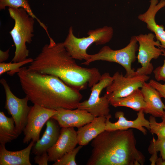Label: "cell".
I'll list each match as a JSON object with an SVG mask.
<instances>
[{"label": "cell", "instance_id": "7402d4cb", "mask_svg": "<svg viewBox=\"0 0 165 165\" xmlns=\"http://www.w3.org/2000/svg\"><path fill=\"white\" fill-rule=\"evenodd\" d=\"M6 7L13 8H22L24 9L28 14L38 23L40 26L45 30L49 38L50 37L47 27L34 14L27 0H0V9H5Z\"/></svg>", "mask_w": 165, "mask_h": 165}, {"label": "cell", "instance_id": "ffe728a7", "mask_svg": "<svg viewBox=\"0 0 165 165\" xmlns=\"http://www.w3.org/2000/svg\"><path fill=\"white\" fill-rule=\"evenodd\" d=\"M108 100L110 104L115 107H126L138 112L141 110L144 111L147 107L140 89L136 90L125 97L113 98Z\"/></svg>", "mask_w": 165, "mask_h": 165}, {"label": "cell", "instance_id": "8992f818", "mask_svg": "<svg viewBox=\"0 0 165 165\" xmlns=\"http://www.w3.org/2000/svg\"><path fill=\"white\" fill-rule=\"evenodd\" d=\"M138 43L136 36L134 35L131 37L128 44L121 49L113 50L108 46H104L97 53L90 55L89 59L81 64L88 65L91 62L98 61L115 62L120 64L125 69V76L136 75L135 71L132 69L131 65L137 58Z\"/></svg>", "mask_w": 165, "mask_h": 165}, {"label": "cell", "instance_id": "4316f807", "mask_svg": "<svg viewBox=\"0 0 165 165\" xmlns=\"http://www.w3.org/2000/svg\"><path fill=\"white\" fill-rule=\"evenodd\" d=\"M161 48L162 54L164 57V63L161 66L157 67L153 71L155 79L157 81H165V50Z\"/></svg>", "mask_w": 165, "mask_h": 165}, {"label": "cell", "instance_id": "f546056e", "mask_svg": "<svg viewBox=\"0 0 165 165\" xmlns=\"http://www.w3.org/2000/svg\"><path fill=\"white\" fill-rule=\"evenodd\" d=\"M9 49L6 51L0 50V63L3 62L8 59L9 56Z\"/></svg>", "mask_w": 165, "mask_h": 165}, {"label": "cell", "instance_id": "ac0fdd59", "mask_svg": "<svg viewBox=\"0 0 165 165\" xmlns=\"http://www.w3.org/2000/svg\"><path fill=\"white\" fill-rule=\"evenodd\" d=\"M35 143L31 140L27 147L16 151L8 150L5 145L0 144V165H31L30 155Z\"/></svg>", "mask_w": 165, "mask_h": 165}, {"label": "cell", "instance_id": "d6a6232c", "mask_svg": "<svg viewBox=\"0 0 165 165\" xmlns=\"http://www.w3.org/2000/svg\"><path fill=\"white\" fill-rule=\"evenodd\" d=\"M164 110V112L161 118L162 120V122L164 123H165V107Z\"/></svg>", "mask_w": 165, "mask_h": 165}, {"label": "cell", "instance_id": "8fae6325", "mask_svg": "<svg viewBox=\"0 0 165 165\" xmlns=\"http://www.w3.org/2000/svg\"><path fill=\"white\" fill-rule=\"evenodd\" d=\"M111 84L106 88V94L108 99L125 97L136 90L141 88L150 78L148 75H139L126 77L117 72L113 76Z\"/></svg>", "mask_w": 165, "mask_h": 165}, {"label": "cell", "instance_id": "484cf974", "mask_svg": "<svg viewBox=\"0 0 165 165\" xmlns=\"http://www.w3.org/2000/svg\"><path fill=\"white\" fill-rule=\"evenodd\" d=\"M33 60V59L29 58L24 61L18 62L0 63V75H1L6 72H8L19 69L22 66L31 63Z\"/></svg>", "mask_w": 165, "mask_h": 165}, {"label": "cell", "instance_id": "6da1fadb", "mask_svg": "<svg viewBox=\"0 0 165 165\" xmlns=\"http://www.w3.org/2000/svg\"><path fill=\"white\" fill-rule=\"evenodd\" d=\"M27 68L30 71L56 76L79 91L92 87L101 75L96 68L77 64L63 42L45 45Z\"/></svg>", "mask_w": 165, "mask_h": 165}, {"label": "cell", "instance_id": "1f68e13d", "mask_svg": "<svg viewBox=\"0 0 165 165\" xmlns=\"http://www.w3.org/2000/svg\"><path fill=\"white\" fill-rule=\"evenodd\" d=\"M156 164L165 165V160H163L161 157L158 158L156 162Z\"/></svg>", "mask_w": 165, "mask_h": 165}, {"label": "cell", "instance_id": "9c48e42d", "mask_svg": "<svg viewBox=\"0 0 165 165\" xmlns=\"http://www.w3.org/2000/svg\"><path fill=\"white\" fill-rule=\"evenodd\" d=\"M0 82L5 93L4 108L13 118L17 132L19 135L23 132L26 125L28 116L31 108V106L28 105L29 99L26 96L22 98L16 96L11 91L5 79L2 78Z\"/></svg>", "mask_w": 165, "mask_h": 165}, {"label": "cell", "instance_id": "2e32d148", "mask_svg": "<svg viewBox=\"0 0 165 165\" xmlns=\"http://www.w3.org/2000/svg\"><path fill=\"white\" fill-rule=\"evenodd\" d=\"M46 125V128L42 137L35 143L32 149L34 155L47 151L55 144L59 137L61 127L56 120L51 118Z\"/></svg>", "mask_w": 165, "mask_h": 165}, {"label": "cell", "instance_id": "83f0119b", "mask_svg": "<svg viewBox=\"0 0 165 165\" xmlns=\"http://www.w3.org/2000/svg\"><path fill=\"white\" fill-rule=\"evenodd\" d=\"M35 162L38 165H47L49 162V156L47 151L40 154L35 155L34 158Z\"/></svg>", "mask_w": 165, "mask_h": 165}, {"label": "cell", "instance_id": "277c9868", "mask_svg": "<svg viewBox=\"0 0 165 165\" xmlns=\"http://www.w3.org/2000/svg\"><path fill=\"white\" fill-rule=\"evenodd\" d=\"M11 17L14 21V25L9 32L15 46V54L12 62H18L27 58L29 51L26 43H30L34 36L35 19L24 9L9 8Z\"/></svg>", "mask_w": 165, "mask_h": 165}, {"label": "cell", "instance_id": "5b68a950", "mask_svg": "<svg viewBox=\"0 0 165 165\" xmlns=\"http://www.w3.org/2000/svg\"><path fill=\"white\" fill-rule=\"evenodd\" d=\"M113 34V30L111 27L105 26L90 30L87 33V37L79 38L74 35L73 28L71 26L63 43L67 51L73 58L86 61L90 57V55L86 52L90 46L94 43L98 45L109 42L112 38Z\"/></svg>", "mask_w": 165, "mask_h": 165}, {"label": "cell", "instance_id": "44dd1931", "mask_svg": "<svg viewBox=\"0 0 165 165\" xmlns=\"http://www.w3.org/2000/svg\"><path fill=\"white\" fill-rule=\"evenodd\" d=\"M15 122L11 117L6 116L4 112H0V144L5 145L16 139L19 136Z\"/></svg>", "mask_w": 165, "mask_h": 165}, {"label": "cell", "instance_id": "9a60e30c", "mask_svg": "<svg viewBox=\"0 0 165 165\" xmlns=\"http://www.w3.org/2000/svg\"><path fill=\"white\" fill-rule=\"evenodd\" d=\"M149 6L144 13L139 14L138 19L146 24L147 28L154 33L161 44L160 48L165 50V30L163 25H158L155 17L157 13L165 6V0H150Z\"/></svg>", "mask_w": 165, "mask_h": 165}, {"label": "cell", "instance_id": "e0dca14e", "mask_svg": "<svg viewBox=\"0 0 165 165\" xmlns=\"http://www.w3.org/2000/svg\"><path fill=\"white\" fill-rule=\"evenodd\" d=\"M141 90L147 107L143 111L155 117H161L164 112L165 105L158 91L149 83L145 82Z\"/></svg>", "mask_w": 165, "mask_h": 165}, {"label": "cell", "instance_id": "30bf717a", "mask_svg": "<svg viewBox=\"0 0 165 165\" xmlns=\"http://www.w3.org/2000/svg\"><path fill=\"white\" fill-rule=\"evenodd\" d=\"M56 110L34 104L28 114L27 121L23 132V142L28 144L31 141L35 142L40 139L41 131L44 124L56 113Z\"/></svg>", "mask_w": 165, "mask_h": 165}, {"label": "cell", "instance_id": "d4e9b609", "mask_svg": "<svg viewBox=\"0 0 165 165\" xmlns=\"http://www.w3.org/2000/svg\"><path fill=\"white\" fill-rule=\"evenodd\" d=\"M148 150L152 155L160 152L161 157L163 160H165V139L158 138L156 140L153 137Z\"/></svg>", "mask_w": 165, "mask_h": 165}, {"label": "cell", "instance_id": "603a6c76", "mask_svg": "<svg viewBox=\"0 0 165 165\" xmlns=\"http://www.w3.org/2000/svg\"><path fill=\"white\" fill-rule=\"evenodd\" d=\"M82 145L68 152L54 162L53 165H76L75 161L76 156L80 149Z\"/></svg>", "mask_w": 165, "mask_h": 165}, {"label": "cell", "instance_id": "4dcf8cb0", "mask_svg": "<svg viewBox=\"0 0 165 165\" xmlns=\"http://www.w3.org/2000/svg\"><path fill=\"white\" fill-rule=\"evenodd\" d=\"M157 153H154L152 155V156L150 158L149 160L151 162V165H156V162L158 158Z\"/></svg>", "mask_w": 165, "mask_h": 165}, {"label": "cell", "instance_id": "3957f363", "mask_svg": "<svg viewBox=\"0 0 165 165\" xmlns=\"http://www.w3.org/2000/svg\"><path fill=\"white\" fill-rule=\"evenodd\" d=\"M131 129L105 130L92 140L86 165H143V154L136 147Z\"/></svg>", "mask_w": 165, "mask_h": 165}, {"label": "cell", "instance_id": "cb8c5ba5", "mask_svg": "<svg viewBox=\"0 0 165 165\" xmlns=\"http://www.w3.org/2000/svg\"><path fill=\"white\" fill-rule=\"evenodd\" d=\"M150 132L157 135L158 138L165 139V123H157L155 117L151 116L149 118Z\"/></svg>", "mask_w": 165, "mask_h": 165}, {"label": "cell", "instance_id": "d6986e66", "mask_svg": "<svg viewBox=\"0 0 165 165\" xmlns=\"http://www.w3.org/2000/svg\"><path fill=\"white\" fill-rule=\"evenodd\" d=\"M106 116L95 117L90 122L78 128L77 131L78 144L86 145L105 130Z\"/></svg>", "mask_w": 165, "mask_h": 165}, {"label": "cell", "instance_id": "5bb4252c", "mask_svg": "<svg viewBox=\"0 0 165 165\" xmlns=\"http://www.w3.org/2000/svg\"><path fill=\"white\" fill-rule=\"evenodd\" d=\"M137 117L134 120H128L124 116V113L122 111L116 112L115 114L118 121L113 123L110 121L112 117L111 114L106 116L105 130L108 131L116 130H127L130 128H134L141 131L144 135L147 134V131L144 127L148 130L150 129V122L145 118L143 111L138 112Z\"/></svg>", "mask_w": 165, "mask_h": 165}, {"label": "cell", "instance_id": "4fadbf2b", "mask_svg": "<svg viewBox=\"0 0 165 165\" xmlns=\"http://www.w3.org/2000/svg\"><path fill=\"white\" fill-rule=\"evenodd\" d=\"M96 117L89 112L78 108H60L51 118L56 120L60 127H76L78 128L92 121Z\"/></svg>", "mask_w": 165, "mask_h": 165}, {"label": "cell", "instance_id": "f1b7e54d", "mask_svg": "<svg viewBox=\"0 0 165 165\" xmlns=\"http://www.w3.org/2000/svg\"><path fill=\"white\" fill-rule=\"evenodd\" d=\"M149 83L158 91L161 97L165 99V83L162 84L152 79L149 81Z\"/></svg>", "mask_w": 165, "mask_h": 165}, {"label": "cell", "instance_id": "ba28073f", "mask_svg": "<svg viewBox=\"0 0 165 165\" xmlns=\"http://www.w3.org/2000/svg\"><path fill=\"white\" fill-rule=\"evenodd\" d=\"M136 37L139 45L137 57L141 67L135 71V75H150L153 69L151 61L162 54L161 44L159 41L154 40L155 36L152 33L141 34Z\"/></svg>", "mask_w": 165, "mask_h": 165}, {"label": "cell", "instance_id": "52a82bcc", "mask_svg": "<svg viewBox=\"0 0 165 165\" xmlns=\"http://www.w3.org/2000/svg\"><path fill=\"white\" fill-rule=\"evenodd\" d=\"M113 81L109 73L102 74L98 82L91 87V93L87 100L80 102L77 108L85 110L95 117L107 116L110 114L109 101L106 93L100 97L101 92L109 86Z\"/></svg>", "mask_w": 165, "mask_h": 165}, {"label": "cell", "instance_id": "7c38bea8", "mask_svg": "<svg viewBox=\"0 0 165 165\" xmlns=\"http://www.w3.org/2000/svg\"><path fill=\"white\" fill-rule=\"evenodd\" d=\"M77 144V131L74 128H61L57 141L47 151L49 156V162H55L75 148Z\"/></svg>", "mask_w": 165, "mask_h": 165}, {"label": "cell", "instance_id": "7a4b0ae2", "mask_svg": "<svg viewBox=\"0 0 165 165\" xmlns=\"http://www.w3.org/2000/svg\"><path fill=\"white\" fill-rule=\"evenodd\" d=\"M16 73L23 90L34 104L55 110L74 109L82 98L80 91L56 76L30 71L26 67L7 72L10 76Z\"/></svg>", "mask_w": 165, "mask_h": 165}]
</instances>
